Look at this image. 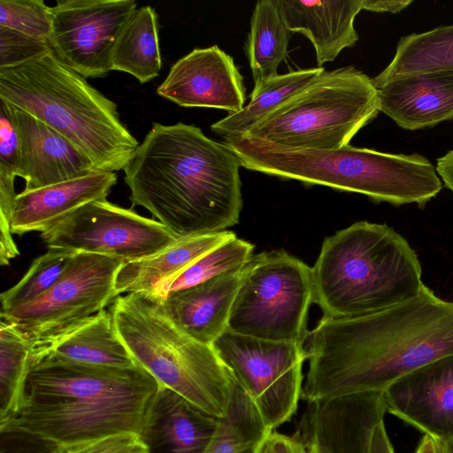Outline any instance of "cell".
I'll return each instance as SVG.
<instances>
[{
	"instance_id": "obj_42",
	"label": "cell",
	"mask_w": 453,
	"mask_h": 453,
	"mask_svg": "<svg viewBox=\"0 0 453 453\" xmlns=\"http://www.w3.org/2000/svg\"><path fill=\"white\" fill-rule=\"evenodd\" d=\"M435 167L442 183L453 194V149L437 158Z\"/></svg>"
},
{
	"instance_id": "obj_18",
	"label": "cell",
	"mask_w": 453,
	"mask_h": 453,
	"mask_svg": "<svg viewBox=\"0 0 453 453\" xmlns=\"http://www.w3.org/2000/svg\"><path fill=\"white\" fill-rule=\"evenodd\" d=\"M219 418L160 385L137 434L146 453H203Z\"/></svg>"
},
{
	"instance_id": "obj_27",
	"label": "cell",
	"mask_w": 453,
	"mask_h": 453,
	"mask_svg": "<svg viewBox=\"0 0 453 453\" xmlns=\"http://www.w3.org/2000/svg\"><path fill=\"white\" fill-rule=\"evenodd\" d=\"M434 72L453 73V24L401 37L392 60L372 81Z\"/></svg>"
},
{
	"instance_id": "obj_29",
	"label": "cell",
	"mask_w": 453,
	"mask_h": 453,
	"mask_svg": "<svg viewBox=\"0 0 453 453\" xmlns=\"http://www.w3.org/2000/svg\"><path fill=\"white\" fill-rule=\"evenodd\" d=\"M270 431L251 400L235 384L228 410L219 418L203 453H255Z\"/></svg>"
},
{
	"instance_id": "obj_35",
	"label": "cell",
	"mask_w": 453,
	"mask_h": 453,
	"mask_svg": "<svg viewBox=\"0 0 453 453\" xmlns=\"http://www.w3.org/2000/svg\"><path fill=\"white\" fill-rule=\"evenodd\" d=\"M0 453H65L66 449L12 420L0 422Z\"/></svg>"
},
{
	"instance_id": "obj_16",
	"label": "cell",
	"mask_w": 453,
	"mask_h": 453,
	"mask_svg": "<svg viewBox=\"0 0 453 453\" xmlns=\"http://www.w3.org/2000/svg\"><path fill=\"white\" fill-rule=\"evenodd\" d=\"M388 412L440 441L453 437V354L403 376L382 392Z\"/></svg>"
},
{
	"instance_id": "obj_40",
	"label": "cell",
	"mask_w": 453,
	"mask_h": 453,
	"mask_svg": "<svg viewBox=\"0 0 453 453\" xmlns=\"http://www.w3.org/2000/svg\"><path fill=\"white\" fill-rule=\"evenodd\" d=\"M411 0H363V10L375 12L398 13L407 8Z\"/></svg>"
},
{
	"instance_id": "obj_43",
	"label": "cell",
	"mask_w": 453,
	"mask_h": 453,
	"mask_svg": "<svg viewBox=\"0 0 453 453\" xmlns=\"http://www.w3.org/2000/svg\"><path fill=\"white\" fill-rule=\"evenodd\" d=\"M413 453H441V441L424 434Z\"/></svg>"
},
{
	"instance_id": "obj_25",
	"label": "cell",
	"mask_w": 453,
	"mask_h": 453,
	"mask_svg": "<svg viewBox=\"0 0 453 453\" xmlns=\"http://www.w3.org/2000/svg\"><path fill=\"white\" fill-rule=\"evenodd\" d=\"M111 67L133 75L141 83L159 75L157 15L151 6L137 8L127 21L114 46Z\"/></svg>"
},
{
	"instance_id": "obj_17",
	"label": "cell",
	"mask_w": 453,
	"mask_h": 453,
	"mask_svg": "<svg viewBox=\"0 0 453 453\" xmlns=\"http://www.w3.org/2000/svg\"><path fill=\"white\" fill-rule=\"evenodd\" d=\"M7 102V101H6ZM11 105L19 138L18 177L33 190L96 172L90 160L71 142L30 113Z\"/></svg>"
},
{
	"instance_id": "obj_13",
	"label": "cell",
	"mask_w": 453,
	"mask_h": 453,
	"mask_svg": "<svg viewBox=\"0 0 453 453\" xmlns=\"http://www.w3.org/2000/svg\"><path fill=\"white\" fill-rule=\"evenodd\" d=\"M136 9L133 0H59L51 7L50 48L85 79L104 77L111 71L118 37Z\"/></svg>"
},
{
	"instance_id": "obj_36",
	"label": "cell",
	"mask_w": 453,
	"mask_h": 453,
	"mask_svg": "<svg viewBox=\"0 0 453 453\" xmlns=\"http://www.w3.org/2000/svg\"><path fill=\"white\" fill-rule=\"evenodd\" d=\"M14 173L0 165V265H8L19 251L11 229L12 211L17 194L14 190Z\"/></svg>"
},
{
	"instance_id": "obj_5",
	"label": "cell",
	"mask_w": 453,
	"mask_h": 453,
	"mask_svg": "<svg viewBox=\"0 0 453 453\" xmlns=\"http://www.w3.org/2000/svg\"><path fill=\"white\" fill-rule=\"evenodd\" d=\"M314 302L323 317L380 311L425 286L417 253L386 224L358 221L326 237L311 267Z\"/></svg>"
},
{
	"instance_id": "obj_4",
	"label": "cell",
	"mask_w": 453,
	"mask_h": 453,
	"mask_svg": "<svg viewBox=\"0 0 453 453\" xmlns=\"http://www.w3.org/2000/svg\"><path fill=\"white\" fill-rule=\"evenodd\" d=\"M224 144L248 170L358 193L395 206L422 207L443 187L436 167L418 153H387L349 144L336 150L292 149L246 135L224 137Z\"/></svg>"
},
{
	"instance_id": "obj_26",
	"label": "cell",
	"mask_w": 453,
	"mask_h": 453,
	"mask_svg": "<svg viewBox=\"0 0 453 453\" xmlns=\"http://www.w3.org/2000/svg\"><path fill=\"white\" fill-rule=\"evenodd\" d=\"M292 34L282 18L278 0L256 3L245 44L255 86L279 74L278 67L288 57Z\"/></svg>"
},
{
	"instance_id": "obj_6",
	"label": "cell",
	"mask_w": 453,
	"mask_h": 453,
	"mask_svg": "<svg viewBox=\"0 0 453 453\" xmlns=\"http://www.w3.org/2000/svg\"><path fill=\"white\" fill-rule=\"evenodd\" d=\"M0 98L58 132L96 171L123 170L139 146L117 104L60 61L53 51L0 69Z\"/></svg>"
},
{
	"instance_id": "obj_37",
	"label": "cell",
	"mask_w": 453,
	"mask_h": 453,
	"mask_svg": "<svg viewBox=\"0 0 453 453\" xmlns=\"http://www.w3.org/2000/svg\"><path fill=\"white\" fill-rule=\"evenodd\" d=\"M19 157V138L12 108L0 98V165L12 170L16 176Z\"/></svg>"
},
{
	"instance_id": "obj_28",
	"label": "cell",
	"mask_w": 453,
	"mask_h": 453,
	"mask_svg": "<svg viewBox=\"0 0 453 453\" xmlns=\"http://www.w3.org/2000/svg\"><path fill=\"white\" fill-rule=\"evenodd\" d=\"M324 67L292 71L254 86L250 99L240 111L213 123L211 130L223 137L245 134L260 119L296 95L325 72Z\"/></svg>"
},
{
	"instance_id": "obj_12",
	"label": "cell",
	"mask_w": 453,
	"mask_h": 453,
	"mask_svg": "<svg viewBox=\"0 0 453 453\" xmlns=\"http://www.w3.org/2000/svg\"><path fill=\"white\" fill-rule=\"evenodd\" d=\"M41 237L48 248L102 254L125 263L149 257L177 240L159 221L106 199L82 205Z\"/></svg>"
},
{
	"instance_id": "obj_20",
	"label": "cell",
	"mask_w": 453,
	"mask_h": 453,
	"mask_svg": "<svg viewBox=\"0 0 453 453\" xmlns=\"http://www.w3.org/2000/svg\"><path fill=\"white\" fill-rule=\"evenodd\" d=\"M374 86L380 111L403 129H424L453 119V73L405 74Z\"/></svg>"
},
{
	"instance_id": "obj_1",
	"label": "cell",
	"mask_w": 453,
	"mask_h": 453,
	"mask_svg": "<svg viewBox=\"0 0 453 453\" xmlns=\"http://www.w3.org/2000/svg\"><path fill=\"white\" fill-rule=\"evenodd\" d=\"M303 345L309 370L306 403L383 392L395 381L453 354V302L424 286L414 297L374 312L323 317Z\"/></svg>"
},
{
	"instance_id": "obj_2",
	"label": "cell",
	"mask_w": 453,
	"mask_h": 453,
	"mask_svg": "<svg viewBox=\"0 0 453 453\" xmlns=\"http://www.w3.org/2000/svg\"><path fill=\"white\" fill-rule=\"evenodd\" d=\"M240 159L193 125L154 122L123 169L132 207L178 239L234 226L242 207Z\"/></svg>"
},
{
	"instance_id": "obj_32",
	"label": "cell",
	"mask_w": 453,
	"mask_h": 453,
	"mask_svg": "<svg viewBox=\"0 0 453 453\" xmlns=\"http://www.w3.org/2000/svg\"><path fill=\"white\" fill-rule=\"evenodd\" d=\"M76 253L65 249L48 248L45 254L34 259L17 284L1 294V311L28 303L47 292Z\"/></svg>"
},
{
	"instance_id": "obj_11",
	"label": "cell",
	"mask_w": 453,
	"mask_h": 453,
	"mask_svg": "<svg viewBox=\"0 0 453 453\" xmlns=\"http://www.w3.org/2000/svg\"><path fill=\"white\" fill-rule=\"evenodd\" d=\"M212 345L270 430L292 418L302 396L303 344L227 330Z\"/></svg>"
},
{
	"instance_id": "obj_34",
	"label": "cell",
	"mask_w": 453,
	"mask_h": 453,
	"mask_svg": "<svg viewBox=\"0 0 453 453\" xmlns=\"http://www.w3.org/2000/svg\"><path fill=\"white\" fill-rule=\"evenodd\" d=\"M51 50L48 41L0 27V69L30 62Z\"/></svg>"
},
{
	"instance_id": "obj_44",
	"label": "cell",
	"mask_w": 453,
	"mask_h": 453,
	"mask_svg": "<svg viewBox=\"0 0 453 453\" xmlns=\"http://www.w3.org/2000/svg\"><path fill=\"white\" fill-rule=\"evenodd\" d=\"M441 453H453V437L447 441H441Z\"/></svg>"
},
{
	"instance_id": "obj_14",
	"label": "cell",
	"mask_w": 453,
	"mask_h": 453,
	"mask_svg": "<svg viewBox=\"0 0 453 453\" xmlns=\"http://www.w3.org/2000/svg\"><path fill=\"white\" fill-rule=\"evenodd\" d=\"M385 413L382 392L313 400L307 402L294 436L309 453H371Z\"/></svg>"
},
{
	"instance_id": "obj_19",
	"label": "cell",
	"mask_w": 453,
	"mask_h": 453,
	"mask_svg": "<svg viewBox=\"0 0 453 453\" xmlns=\"http://www.w3.org/2000/svg\"><path fill=\"white\" fill-rule=\"evenodd\" d=\"M244 270L245 265L163 298H155L163 313L180 331L196 341L212 345L227 331Z\"/></svg>"
},
{
	"instance_id": "obj_8",
	"label": "cell",
	"mask_w": 453,
	"mask_h": 453,
	"mask_svg": "<svg viewBox=\"0 0 453 453\" xmlns=\"http://www.w3.org/2000/svg\"><path fill=\"white\" fill-rule=\"evenodd\" d=\"M379 112L372 78L345 66L325 71L242 135L285 148L336 150Z\"/></svg>"
},
{
	"instance_id": "obj_39",
	"label": "cell",
	"mask_w": 453,
	"mask_h": 453,
	"mask_svg": "<svg viewBox=\"0 0 453 453\" xmlns=\"http://www.w3.org/2000/svg\"><path fill=\"white\" fill-rule=\"evenodd\" d=\"M255 453H309L301 441L294 435L270 431L257 446Z\"/></svg>"
},
{
	"instance_id": "obj_31",
	"label": "cell",
	"mask_w": 453,
	"mask_h": 453,
	"mask_svg": "<svg viewBox=\"0 0 453 453\" xmlns=\"http://www.w3.org/2000/svg\"><path fill=\"white\" fill-rule=\"evenodd\" d=\"M253 250V244L235 236L211 250L184 271L161 284L148 295L163 298L169 293L189 288L222 273L242 268L254 255Z\"/></svg>"
},
{
	"instance_id": "obj_22",
	"label": "cell",
	"mask_w": 453,
	"mask_h": 453,
	"mask_svg": "<svg viewBox=\"0 0 453 453\" xmlns=\"http://www.w3.org/2000/svg\"><path fill=\"white\" fill-rule=\"evenodd\" d=\"M278 4L288 28L312 43L319 67L358 41L354 21L363 10V0H278Z\"/></svg>"
},
{
	"instance_id": "obj_15",
	"label": "cell",
	"mask_w": 453,
	"mask_h": 453,
	"mask_svg": "<svg viewBox=\"0 0 453 453\" xmlns=\"http://www.w3.org/2000/svg\"><path fill=\"white\" fill-rule=\"evenodd\" d=\"M157 94L182 107L223 109L245 106L246 87L233 58L219 46L196 48L170 68Z\"/></svg>"
},
{
	"instance_id": "obj_21",
	"label": "cell",
	"mask_w": 453,
	"mask_h": 453,
	"mask_svg": "<svg viewBox=\"0 0 453 453\" xmlns=\"http://www.w3.org/2000/svg\"><path fill=\"white\" fill-rule=\"evenodd\" d=\"M116 181V173L96 171L73 180L23 190L17 194L12 206V233H44L82 205L106 199Z\"/></svg>"
},
{
	"instance_id": "obj_9",
	"label": "cell",
	"mask_w": 453,
	"mask_h": 453,
	"mask_svg": "<svg viewBox=\"0 0 453 453\" xmlns=\"http://www.w3.org/2000/svg\"><path fill=\"white\" fill-rule=\"evenodd\" d=\"M312 302L311 267L284 250L256 254L245 265L227 330L257 339L304 344Z\"/></svg>"
},
{
	"instance_id": "obj_41",
	"label": "cell",
	"mask_w": 453,
	"mask_h": 453,
	"mask_svg": "<svg viewBox=\"0 0 453 453\" xmlns=\"http://www.w3.org/2000/svg\"><path fill=\"white\" fill-rule=\"evenodd\" d=\"M371 453H395L394 447L385 427L384 420L376 426L372 444Z\"/></svg>"
},
{
	"instance_id": "obj_33",
	"label": "cell",
	"mask_w": 453,
	"mask_h": 453,
	"mask_svg": "<svg viewBox=\"0 0 453 453\" xmlns=\"http://www.w3.org/2000/svg\"><path fill=\"white\" fill-rule=\"evenodd\" d=\"M0 27L49 42L51 7L42 0H0Z\"/></svg>"
},
{
	"instance_id": "obj_10",
	"label": "cell",
	"mask_w": 453,
	"mask_h": 453,
	"mask_svg": "<svg viewBox=\"0 0 453 453\" xmlns=\"http://www.w3.org/2000/svg\"><path fill=\"white\" fill-rule=\"evenodd\" d=\"M125 262L109 256L77 252L58 281L35 300L1 311L35 356L112 303L117 273Z\"/></svg>"
},
{
	"instance_id": "obj_7",
	"label": "cell",
	"mask_w": 453,
	"mask_h": 453,
	"mask_svg": "<svg viewBox=\"0 0 453 453\" xmlns=\"http://www.w3.org/2000/svg\"><path fill=\"white\" fill-rule=\"evenodd\" d=\"M108 311L134 360L161 386L217 418L226 415L236 383L213 345L180 331L150 295L119 296Z\"/></svg>"
},
{
	"instance_id": "obj_30",
	"label": "cell",
	"mask_w": 453,
	"mask_h": 453,
	"mask_svg": "<svg viewBox=\"0 0 453 453\" xmlns=\"http://www.w3.org/2000/svg\"><path fill=\"white\" fill-rule=\"evenodd\" d=\"M31 365V349L12 324L0 322V422L19 411Z\"/></svg>"
},
{
	"instance_id": "obj_24",
	"label": "cell",
	"mask_w": 453,
	"mask_h": 453,
	"mask_svg": "<svg viewBox=\"0 0 453 453\" xmlns=\"http://www.w3.org/2000/svg\"><path fill=\"white\" fill-rule=\"evenodd\" d=\"M42 353L101 367L128 369L138 365L105 309L36 355Z\"/></svg>"
},
{
	"instance_id": "obj_38",
	"label": "cell",
	"mask_w": 453,
	"mask_h": 453,
	"mask_svg": "<svg viewBox=\"0 0 453 453\" xmlns=\"http://www.w3.org/2000/svg\"><path fill=\"white\" fill-rule=\"evenodd\" d=\"M65 453H146V448L136 433L127 432L88 441Z\"/></svg>"
},
{
	"instance_id": "obj_23",
	"label": "cell",
	"mask_w": 453,
	"mask_h": 453,
	"mask_svg": "<svg viewBox=\"0 0 453 453\" xmlns=\"http://www.w3.org/2000/svg\"><path fill=\"white\" fill-rule=\"evenodd\" d=\"M231 231L178 238L149 257L124 263L116 280L117 296L151 294L158 286L184 271L205 253L235 237Z\"/></svg>"
},
{
	"instance_id": "obj_3",
	"label": "cell",
	"mask_w": 453,
	"mask_h": 453,
	"mask_svg": "<svg viewBox=\"0 0 453 453\" xmlns=\"http://www.w3.org/2000/svg\"><path fill=\"white\" fill-rule=\"evenodd\" d=\"M159 387L139 364L108 368L42 353L31 356L20 408L9 420L67 450L110 434H138Z\"/></svg>"
}]
</instances>
